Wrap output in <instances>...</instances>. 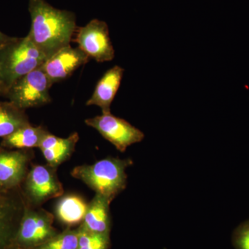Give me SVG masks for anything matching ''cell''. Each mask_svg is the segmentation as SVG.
<instances>
[{
  "instance_id": "1",
  "label": "cell",
  "mask_w": 249,
  "mask_h": 249,
  "mask_svg": "<svg viewBox=\"0 0 249 249\" xmlns=\"http://www.w3.org/2000/svg\"><path fill=\"white\" fill-rule=\"evenodd\" d=\"M31 18L27 36L47 58L70 45L77 30L73 13L55 9L45 0H29Z\"/></svg>"
},
{
  "instance_id": "2",
  "label": "cell",
  "mask_w": 249,
  "mask_h": 249,
  "mask_svg": "<svg viewBox=\"0 0 249 249\" xmlns=\"http://www.w3.org/2000/svg\"><path fill=\"white\" fill-rule=\"evenodd\" d=\"M133 164L130 159L109 157L91 165H82L71 170L73 178L80 180L109 203L127 186L126 168Z\"/></svg>"
},
{
  "instance_id": "3",
  "label": "cell",
  "mask_w": 249,
  "mask_h": 249,
  "mask_svg": "<svg viewBox=\"0 0 249 249\" xmlns=\"http://www.w3.org/2000/svg\"><path fill=\"white\" fill-rule=\"evenodd\" d=\"M47 60L27 36L11 37L0 47V70L8 91L15 82L42 67Z\"/></svg>"
},
{
  "instance_id": "4",
  "label": "cell",
  "mask_w": 249,
  "mask_h": 249,
  "mask_svg": "<svg viewBox=\"0 0 249 249\" xmlns=\"http://www.w3.org/2000/svg\"><path fill=\"white\" fill-rule=\"evenodd\" d=\"M52 85L40 67L15 82L10 87L6 97L24 110L28 108L41 107L52 101L49 90Z\"/></svg>"
},
{
  "instance_id": "5",
  "label": "cell",
  "mask_w": 249,
  "mask_h": 249,
  "mask_svg": "<svg viewBox=\"0 0 249 249\" xmlns=\"http://www.w3.org/2000/svg\"><path fill=\"white\" fill-rule=\"evenodd\" d=\"M53 222V214L26 203L16 235L18 242L27 247H40L57 235Z\"/></svg>"
},
{
  "instance_id": "6",
  "label": "cell",
  "mask_w": 249,
  "mask_h": 249,
  "mask_svg": "<svg viewBox=\"0 0 249 249\" xmlns=\"http://www.w3.org/2000/svg\"><path fill=\"white\" fill-rule=\"evenodd\" d=\"M55 170L56 168L49 165H36L29 170L23 182V194L27 203L39 206L49 199L63 195V186L59 181Z\"/></svg>"
},
{
  "instance_id": "7",
  "label": "cell",
  "mask_w": 249,
  "mask_h": 249,
  "mask_svg": "<svg viewBox=\"0 0 249 249\" xmlns=\"http://www.w3.org/2000/svg\"><path fill=\"white\" fill-rule=\"evenodd\" d=\"M85 122L89 127L96 129L103 138L110 142L121 152L125 151L130 145L142 142L145 137V134L140 129L111 113L86 119Z\"/></svg>"
},
{
  "instance_id": "8",
  "label": "cell",
  "mask_w": 249,
  "mask_h": 249,
  "mask_svg": "<svg viewBox=\"0 0 249 249\" xmlns=\"http://www.w3.org/2000/svg\"><path fill=\"white\" fill-rule=\"evenodd\" d=\"M75 42L89 58L96 62L111 61L115 56L107 23L92 19L85 27L78 28Z\"/></svg>"
},
{
  "instance_id": "9",
  "label": "cell",
  "mask_w": 249,
  "mask_h": 249,
  "mask_svg": "<svg viewBox=\"0 0 249 249\" xmlns=\"http://www.w3.org/2000/svg\"><path fill=\"white\" fill-rule=\"evenodd\" d=\"M33 153L28 150H8L0 147V187L12 190L24 182Z\"/></svg>"
},
{
  "instance_id": "10",
  "label": "cell",
  "mask_w": 249,
  "mask_h": 249,
  "mask_svg": "<svg viewBox=\"0 0 249 249\" xmlns=\"http://www.w3.org/2000/svg\"><path fill=\"white\" fill-rule=\"evenodd\" d=\"M89 58L78 47L73 48L69 45L47 58L42 68L54 84L71 76L77 69L89 61Z\"/></svg>"
},
{
  "instance_id": "11",
  "label": "cell",
  "mask_w": 249,
  "mask_h": 249,
  "mask_svg": "<svg viewBox=\"0 0 249 249\" xmlns=\"http://www.w3.org/2000/svg\"><path fill=\"white\" fill-rule=\"evenodd\" d=\"M19 188L6 190L0 187V249L9 241L15 222L21 221L26 201Z\"/></svg>"
},
{
  "instance_id": "12",
  "label": "cell",
  "mask_w": 249,
  "mask_h": 249,
  "mask_svg": "<svg viewBox=\"0 0 249 249\" xmlns=\"http://www.w3.org/2000/svg\"><path fill=\"white\" fill-rule=\"evenodd\" d=\"M124 73V69L118 65L107 70L98 80L92 96L87 101V106L101 107L102 114L111 113V103L120 88Z\"/></svg>"
},
{
  "instance_id": "13",
  "label": "cell",
  "mask_w": 249,
  "mask_h": 249,
  "mask_svg": "<svg viewBox=\"0 0 249 249\" xmlns=\"http://www.w3.org/2000/svg\"><path fill=\"white\" fill-rule=\"evenodd\" d=\"M78 140V132H73L67 138H60L49 133L42 140L39 148L47 165L57 168L71 157Z\"/></svg>"
},
{
  "instance_id": "14",
  "label": "cell",
  "mask_w": 249,
  "mask_h": 249,
  "mask_svg": "<svg viewBox=\"0 0 249 249\" xmlns=\"http://www.w3.org/2000/svg\"><path fill=\"white\" fill-rule=\"evenodd\" d=\"M110 204L102 196L95 195L92 200L88 204V211L80 227L88 231L109 234Z\"/></svg>"
},
{
  "instance_id": "15",
  "label": "cell",
  "mask_w": 249,
  "mask_h": 249,
  "mask_svg": "<svg viewBox=\"0 0 249 249\" xmlns=\"http://www.w3.org/2000/svg\"><path fill=\"white\" fill-rule=\"evenodd\" d=\"M49 133L42 126H33L29 124L3 138L0 147L7 150H30L34 147H39Z\"/></svg>"
},
{
  "instance_id": "16",
  "label": "cell",
  "mask_w": 249,
  "mask_h": 249,
  "mask_svg": "<svg viewBox=\"0 0 249 249\" xmlns=\"http://www.w3.org/2000/svg\"><path fill=\"white\" fill-rule=\"evenodd\" d=\"M88 204L79 196L70 195L62 198L55 212L59 220L67 225H76L83 222Z\"/></svg>"
},
{
  "instance_id": "17",
  "label": "cell",
  "mask_w": 249,
  "mask_h": 249,
  "mask_svg": "<svg viewBox=\"0 0 249 249\" xmlns=\"http://www.w3.org/2000/svg\"><path fill=\"white\" fill-rule=\"evenodd\" d=\"M29 124L25 110L11 101L0 102V137L4 138Z\"/></svg>"
},
{
  "instance_id": "18",
  "label": "cell",
  "mask_w": 249,
  "mask_h": 249,
  "mask_svg": "<svg viewBox=\"0 0 249 249\" xmlns=\"http://www.w3.org/2000/svg\"><path fill=\"white\" fill-rule=\"evenodd\" d=\"M78 230H67L57 234L36 249H78Z\"/></svg>"
},
{
  "instance_id": "19",
  "label": "cell",
  "mask_w": 249,
  "mask_h": 249,
  "mask_svg": "<svg viewBox=\"0 0 249 249\" xmlns=\"http://www.w3.org/2000/svg\"><path fill=\"white\" fill-rule=\"evenodd\" d=\"M78 230V249H107L109 247V234L88 231L81 227Z\"/></svg>"
},
{
  "instance_id": "20",
  "label": "cell",
  "mask_w": 249,
  "mask_h": 249,
  "mask_svg": "<svg viewBox=\"0 0 249 249\" xmlns=\"http://www.w3.org/2000/svg\"><path fill=\"white\" fill-rule=\"evenodd\" d=\"M237 244L240 249H249V224L242 228L239 232Z\"/></svg>"
},
{
  "instance_id": "21",
  "label": "cell",
  "mask_w": 249,
  "mask_h": 249,
  "mask_svg": "<svg viewBox=\"0 0 249 249\" xmlns=\"http://www.w3.org/2000/svg\"><path fill=\"white\" fill-rule=\"evenodd\" d=\"M8 92V88L5 84L2 75H1V70H0V96H6Z\"/></svg>"
},
{
  "instance_id": "22",
  "label": "cell",
  "mask_w": 249,
  "mask_h": 249,
  "mask_svg": "<svg viewBox=\"0 0 249 249\" xmlns=\"http://www.w3.org/2000/svg\"><path fill=\"white\" fill-rule=\"evenodd\" d=\"M11 38V37H9V36L5 35L4 34H3L2 32L0 31V47H2L3 45H4L8 41L10 40V39Z\"/></svg>"
}]
</instances>
